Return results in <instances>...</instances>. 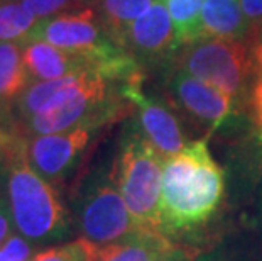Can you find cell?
<instances>
[{"instance_id":"1","label":"cell","mask_w":262,"mask_h":261,"mask_svg":"<svg viewBox=\"0 0 262 261\" xmlns=\"http://www.w3.org/2000/svg\"><path fill=\"white\" fill-rule=\"evenodd\" d=\"M225 190L224 171L205 139L191 141L164 161L161 188L163 231L191 229L208 220L219 209Z\"/></svg>"},{"instance_id":"2","label":"cell","mask_w":262,"mask_h":261,"mask_svg":"<svg viewBox=\"0 0 262 261\" xmlns=\"http://www.w3.org/2000/svg\"><path fill=\"white\" fill-rule=\"evenodd\" d=\"M4 180L15 232L31 244L63 239L70 217L53 183L44 180L27 158L26 136H15L4 153Z\"/></svg>"},{"instance_id":"3","label":"cell","mask_w":262,"mask_h":261,"mask_svg":"<svg viewBox=\"0 0 262 261\" xmlns=\"http://www.w3.org/2000/svg\"><path fill=\"white\" fill-rule=\"evenodd\" d=\"M163 170L164 159L146 139L141 129L132 126L120 143L114 176L139 229L163 232Z\"/></svg>"},{"instance_id":"4","label":"cell","mask_w":262,"mask_h":261,"mask_svg":"<svg viewBox=\"0 0 262 261\" xmlns=\"http://www.w3.org/2000/svg\"><path fill=\"white\" fill-rule=\"evenodd\" d=\"M172 61L176 70L219 88L233 104L245 97L249 80L254 78L247 41L196 39L181 46Z\"/></svg>"},{"instance_id":"5","label":"cell","mask_w":262,"mask_h":261,"mask_svg":"<svg viewBox=\"0 0 262 261\" xmlns=\"http://www.w3.org/2000/svg\"><path fill=\"white\" fill-rule=\"evenodd\" d=\"M81 237L97 248L124 239L139 227L134 222L112 175L100 176L86 188L78 205Z\"/></svg>"},{"instance_id":"6","label":"cell","mask_w":262,"mask_h":261,"mask_svg":"<svg viewBox=\"0 0 262 261\" xmlns=\"http://www.w3.org/2000/svg\"><path fill=\"white\" fill-rule=\"evenodd\" d=\"M110 122L115 121L95 119L56 134L26 137L29 163L44 180L58 185L68 178L102 127Z\"/></svg>"},{"instance_id":"7","label":"cell","mask_w":262,"mask_h":261,"mask_svg":"<svg viewBox=\"0 0 262 261\" xmlns=\"http://www.w3.org/2000/svg\"><path fill=\"white\" fill-rule=\"evenodd\" d=\"M120 92L122 97L136 107L139 129L164 161L188 146L189 141L172 109L161 98L146 95L141 88V80L122 83Z\"/></svg>"},{"instance_id":"8","label":"cell","mask_w":262,"mask_h":261,"mask_svg":"<svg viewBox=\"0 0 262 261\" xmlns=\"http://www.w3.org/2000/svg\"><path fill=\"white\" fill-rule=\"evenodd\" d=\"M120 48H124L141 66L174 59L180 44L174 24L163 0H156L146 14L127 27L120 39Z\"/></svg>"},{"instance_id":"9","label":"cell","mask_w":262,"mask_h":261,"mask_svg":"<svg viewBox=\"0 0 262 261\" xmlns=\"http://www.w3.org/2000/svg\"><path fill=\"white\" fill-rule=\"evenodd\" d=\"M174 104L191 121L216 129L233 112V101L219 88L208 85L181 70H174L168 83Z\"/></svg>"},{"instance_id":"10","label":"cell","mask_w":262,"mask_h":261,"mask_svg":"<svg viewBox=\"0 0 262 261\" xmlns=\"http://www.w3.org/2000/svg\"><path fill=\"white\" fill-rule=\"evenodd\" d=\"M22 58L32 83L58 80L85 70H97L90 59L63 51L41 39H27L22 43Z\"/></svg>"},{"instance_id":"11","label":"cell","mask_w":262,"mask_h":261,"mask_svg":"<svg viewBox=\"0 0 262 261\" xmlns=\"http://www.w3.org/2000/svg\"><path fill=\"white\" fill-rule=\"evenodd\" d=\"M249 26L238 0H205L198 39L249 43Z\"/></svg>"},{"instance_id":"12","label":"cell","mask_w":262,"mask_h":261,"mask_svg":"<svg viewBox=\"0 0 262 261\" xmlns=\"http://www.w3.org/2000/svg\"><path fill=\"white\" fill-rule=\"evenodd\" d=\"M169 244L163 232L137 229L124 239L95 248L92 261H154Z\"/></svg>"},{"instance_id":"13","label":"cell","mask_w":262,"mask_h":261,"mask_svg":"<svg viewBox=\"0 0 262 261\" xmlns=\"http://www.w3.org/2000/svg\"><path fill=\"white\" fill-rule=\"evenodd\" d=\"M31 83L22 58V43H0V107L15 104Z\"/></svg>"},{"instance_id":"14","label":"cell","mask_w":262,"mask_h":261,"mask_svg":"<svg viewBox=\"0 0 262 261\" xmlns=\"http://www.w3.org/2000/svg\"><path fill=\"white\" fill-rule=\"evenodd\" d=\"M154 2L156 0H86V5H92L97 10L108 34L120 46L127 27L146 14Z\"/></svg>"},{"instance_id":"15","label":"cell","mask_w":262,"mask_h":261,"mask_svg":"<svg viewBox=\"0 0 262 261\" xmlns=\"http://www.w3.org/2000/svg\"><path fill=\"white\" fill-rule=\"evenodd\" d=\"M37 22L22 0H0V43H26Z\"/></svg>"},{"instance_id":"16","label":"cell","mask_w":262,"mask_h":261,"mask_svg":"<svg viewBox=\"0 0 262 261\" xmlns=\"http://www.w3.org/2000/svg\"><path fill=\"white\" fill-rule=\"evenodd\" d=\"M174 24L178 44L185 46L200 37L205 0H163Z\"/></svg>"},{"instance_id":"17","label":"cell","mask_w":262,"mask_h":261,"mask_svg":"<svg viewBox=\"0 0 262 261\" xmlns=\"http://www.w3.org/2000/svg\"><path fill=\"white\" fill-rule=\"evenodd\" d=\"M95 248L97 246L80 237L76 241L39 251L31 258V261H92Z\"/></svg>"},{"instance_id":"18","label":"cell","mask_w":262,"mask_h":261,"mask_svg":"<svg viewBox=\"0 0 262 261\" xmlns=\"http://www.w3.org/2000/svg\"><path fill=\"white\" fill-rule=\"evenodd\" d=\"M22 2L39 21L53 17L64 10L86 5V0H22Z\"/></svg>"},{"instance_id":"19","label":"cell","mask_w":262,"mask_h":261,"mask_svg":"<svg viewBox=\"0 0 262 261\" xmlns=\"http://www.w3.org/2000/svg\"><path fill=\"white\" fill-rule=\"evenodd\" d=\"M32 246L26 237H22L19 232H14L0 248V261H31Z\"/></svg>"},{"instance_id":"20","label":"cell","mask_w":262,"mask_h":261,"mask_svg":"<svg viewBox=\"0 0 262 261\" xmlns=\"http://www.w3.org/2000/svg\"><path fill=\"white\" fill-rule=\"evenodd\" d=\"M244 12V17L247 21L250 36H249V44L254 39L255 32H257L260 22H262V0H238Z\"/></svg>"},{"instance_id":"21","label":"cell","mask_w":262,"mask_h":261,"mask_svg":"<svg viewBox=\"0 0 262 261\" xmlns=\"http://www.w3.org/2000/svg\"><path fill=\"white\" fill-rule=\"evenodd\" d=\"M14 222H12V214H10V207L5 197V192L0 195V248L2 244L14 234Z\"/></svg>"},{"instance_id":"22","label":"cell","mask_w":262,"mask_h":261,"mask_svg":"<svg viewBox=\"0 0 262 261\" xmlns=\"http://www.w3.org/2000/svg\"><path fill=\"white\" fill-rule=\"evenodd\" d=\"M250 109H252V115L255 121V126L259 127L262 132V71H259L254 76V85L250 90Z\"/></svg>"},{"instance_id":"23","label":"cell","mask_w":262,"mask_h":261,"mask_svg":"<svg viewBox=\"0 0 262 261\" xmlns=\"http://www.w3.org/2000/svg\"><path fill=\"white\" fill-rule=\"evenodd\" d=\"M154 261H194V256L189 251H186L185 248L169 244Z\"/></svg>"},{"instance_id":"24","label":"cell","mask_w":262,"mask_h":261,"mask_svg":"<svg viewBox=\"0 0 262 261\" xmlns=\"http://www.w3.org/2000/svg\"><path fill=\"white\" fill-rule=\"evenodd\" d=\"M15 137V134H10V132L5 129L4 126H0V161L4 159V153L5 149H7V146L10 144V141H12Z\"/></svg>"},{"instance_id":"25","label":"cell","mask_w":262,"mask_h":261,"mask_svg":"<svg viewBox=\"0 0 262 261\" xmlns=\"http://www.w3.org/2000/svg\"><path fill=\"white\" fill-rule=\"evenodd\" d=\"M4 163L2 161H0V195H2V193L5 192V188H4Z\"/></svg>"},{"instance_id":"26","label":"cell","mask_w":262,"mask_h":261,"mask_svg":"<svg viewBox=\"0 0 262 261\" xmlns=\"http://www.w3.org/2000/svg\"><path fill=\"white\" fill-rule=\"evenodd\" d=\"M255 41H262V22H260V26H259V29H257V32H255L254 39H252V41H250V44H252V43H255Z\"/></svg>"},{"instance_id":"27","label":"cell","mask_w":262,"mask_h":261,"mask_svg":"<svg viewBox=\"0 0 262 261\" xmlns=\"http://www.w3.org/2000/svg\"><path fill=\"white\" fill-rule=\"evenodd\" d=\"M198 261H222V259L216 258V256H203V258H200Z\"/></svg>"}]
</instances>
